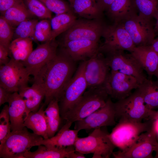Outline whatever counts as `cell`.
I'll return each mask as SVG.
<instances>
[{
    "label": "cell",
    "mask_w": 158,
    "mask_h": 158,
    "mask_svg": "<svg viewBox=\"0 0 158 158\" xmlns=\"http://www.w3.org/2000/svg\"><path fill=\"white\" fill-rule=\"evenodd\" d=\"M75 68V61L61 48L34 77V83L44 90V106L53 99L59 100L63 89L72 78Z\"/></svg>",
    "instance_id": "6da1fadb"
},
{
    "label": "cell",
    "mask_w": 158,
    "mask_h": 158,
    "mask_svg": "<svg viewBox=\"0 0 158 158\" xmlns=\"http://www.w3.org/2000/svg\"><path fill=\"white\" fill-rule=\"evenodd\" d=\"M116 120L137 122L154 120L156 111L145 105L138 89L127 97L114 103Z\"/></svg>",
    "instance_id": "7a4b0ae2"
},
{
    "label": "cell",
    "mask_w": 158,
    "mask_h": 158,
    "mask_svg": "<svg viewBox=\"0 0 158 158\" xmlns=\"http://www.w3.org/2000/svg\"><path fill=\"white\" fill-rule=\"evenodd\" d=\"M41 136L28 131L26 127L12 131L0 145V158H24V153L33 147L40 145Z\"/></svg>",
    "instance_id": "3957f363"
},
{
    "label": "cell",
    "mask_w": 158,
    "mask_h": 158,
    "mask_svg": "<svg viewBox=\"0 0 158 158\" xmlns=\"http://www.w3.org/2000/svg\"><path fill=\"white\" fill-rule=\"evenodd\" d=\"M109 97L102 85L89 88L62 119L73 123L83 119L104 106Z\"/></svg>",
    "instance_id": "277c9868"
},
{
    "label": "cell",
    "mask_w": 158,
    "mask_h": 158,
    "mask_svg": "<svg viewBox=\"0 0 158 158\" xmlns=\"http://www.w3.org/2000/svg\"><path fill=\"white\" fill-rule=\"evenodd\" d=\"M102 128L94 129L87 137H78L74 145L75 150L84 154H93L92 158H110L116 147L109 133Z\"/></svg>",
    "instance_id": "5b68a950"
},
{
    "label": "cell",
    "mask_w": 158,
    "mask_h": 158,
    "mask_svg": "<svg viewBox=\"0 0 158 158\" xmlns=\"http://www.w3.org/2000/svg\"><path fill=\"white\" fill-rule=\"evenodd\" d=\"M154 120L143 122L119 120L109 133L110 138L116 147L121 151L124 150L132 145L141 133L152 128Z\"/></svg>",
    "instance_id": "8992f818"
},
{
    "label": "cell",
    "mask_w": 158,
    "mask_h": 158,
    "mask_svg": "<svg viewBox=\"0 0 158 158\" xmlns=\"http://www.w3.org/2000/svg\"><path fill=\"white\" fill-rule=\"evenodd\" d=\"M87 60L80 64L74 75L63 89L59 99L62 118L78 102L87 88L84 71Z\"/></svg>",
    "instance_id": "52a82bcc"
},
{
    "label": "cell",
    "mask_w": 158,
    "mask_h": 158,
    "mask_svg": "<svg viewBox=\"0 0 158 158\" xmlns=\"http://www.w3.org/2000/svg\"><path fill=\"white\" fill-rule=\"evenodd\" d=\"M119 23L128 32L135 47L149 46L155 39V32L152 20L138 14L136 12Z\"/></svg>",
    "instance_id": "ba28073f"
},
{
    "label": "cell",
    "mask_w": 158,
    "mask_h": 158,
    "mask_svg": "<svg viewBox=\"0 0 158 158\" xmlns=\"http://www.w3.org/2000/svg\"><path fill=\"white\" fill-rule=\"evenodd\" d=\"M102 36L104 42L99 51L105 53L116 51H127L130 53L135 47L129 34L120 23L105 26Z\"/></svg>",
    "instance_id": "9c48e42d"
},
{
    "label": "cell",
    "mask_w": 158,
    "mask_h": 158,
    "mask_svg": "<svg viewBox=\"0 0 158 158\" xmlns=\"http://www.w3.org/2000/svg\"><path fill=\"white\" fill-rule=\"evenodd\" d=\"M30 75L23 63L11 59L0 66V86L11 93L28 86Z\"/></svg>",
    "instance_id": "30bf717a"
},
{
    "label": "cell",
    "mask_w": 158,
    "mask_h": 158,
    "mask_svg": "<svg viewBox=\"0 0 158 158\" xmlns=\"http://www.w3.org/2000/svg\"><path fill=\"white\" fill-rule=\"evenodd\" d=\"M139 85L133 76L111 70L102 86L109 97L118 101L128 96Z\"/></svg>",
    "instance_id": "8fae6325"
},
{
    "label": "cell",
    "mask_w": 158,
    "mask_h": 158,
    "mask_svg": "<svg viewBox=\"0 0 158 158\" xmlns=\"http://www.w3.org/2000/svg\"><path fill=\"white\" fill-rule=\"evenodd\" d=\"M107 63L111 70L118 71L135 78L139 85L147 78L144 70L131 54L118 50L106 53Z\"/></svg>",
    "instance_id": "7c38bea8"
},
{
    "label": "cell",
    "mask_w": 158,
    "mask_h": 158,
    "mask_svg": "<svg viewBox=\"0 0 158 158\" xmlns=\"http://www.w3.org/2000/svg\"><path fill=\"white\" fill-rule=\"evenodd\" d=\"M105 26L100 19L76 20L64 32L62 42L87 40L98 42Z\"/></svg>",
    "instance_id": "4fadbf2b"
},
{
    "label": "cell",
    "mask_w": 158,
    "mask_h": 158,
    "mask_svg": "<svg viewBox=\"0 0 158 158\" xmlns=\"http://www.w3.org/2000/svg\"><path fill=\"white\" fill-rule=\"evenodd\" d=\"M153 128L141 133L129 147L126 150L113 152L115 158H152L158 142Z\"/></svg>",
    "instance_id": "5bb4252c"
},
{
    "label": "cell",
    "mask_w": 158,
    "mask_h": 158,
    "mask_svg": "<svg viewBox=\"0 0 158 158\" xmlns=\"http://www.w3.org/2000/svg\"><path fill=\"white\" fill-rule=\"evenodd\" d=\"M74 129L78 131L90 130L116 124L114 102L109 97L105 105L81 120L75 122Z\"/></svg>",
    "instance_id": "9a60e30c"
},
{
    "label": "cell",
    "mask_w": 158,
    "mask_h": 158,
    "mask_svg": "<svg viewBox=\"0 0 158 158\" xmlns=\"http://www.w3.org/2000/svg\"><path fill=\"white\" fill-rule=\"evenodd\" d=\"M54 40L39 45L22 62L30 75L35 76L41 68L56 55L59 45Z\"/></svg>",
    "instance_id": "2e32d148"
},
{
    "label": "cell",
    "mask_w": 158,
    "mask_h": 158,
    "mask_svg": "<svg viewBox=\"0 0 158 158\" xmlns=\"http://www.w3.org/2000/svg\"><path fill=\"white\" fill-rule=\"evenodd\" d=\"M105 57L99 52L87 60L84 75L89 88L102 85L109 74Z\"/></svg>",
    "instance_id": "e0dca14e"
},
{
    "label": "cell",
    "mask_w": 158,
    "mask_h": 158,
    "mask_svg": "<svg viewBox=\"0 0 158 158\" xmlns=\"http://www.w3.org/2000/svg\"><path fill=\"white\" fill-rule=\"evenodd\" d=\"M61 48L75 61L87 60L99 52L98 42L87 40L62 42Z\"/></svg>",
    "instance_id": "ac0fdd59"
},
{
    "label": "cell",
    "mask_w": 158,
    "mask_h": 158,
    "mask_svg": "<svg viewBox=\"0 0 158 158\" xmlns=\"http://www.w3.org/2000/svg\"><path fill=\"white\" fill-rule=\"evenodd\" d=\"M152 78L158 70V52L149 46L135 47L130 53Z\"/></svg>",
    "instance_id": "d6986e66"
},
{
    "label": "cell",
    "mask_w": 158,
    "mask_h": 158,
    "mask_svg": "<svg viewBox=\"0 0 158 158\" xmlns=\"http://www.w3.org/2000/svg\"><path fill=\"white\" fill-rule=\"evenodd\" d=\"M8 112L12 131L22 130L25 126L26 106L25 102L18 92L12 93L8 102Z\"/></svg>",
    "instance_id": "ffe728a7"
},
{
    "label": "cell",
    "mask_w": 158,
    "mask_h": 158,
    "mask_svg": "<svg viewBox=\"0 0 158 158\" xmlns=\"http://www.w3.org/2000/svg\"><path fill=\"white\" fill-rule=\"evenodd\" d=\"M73 123L66 121L56 135L47 139H43L40 142V145L65 147L74 146L78 137L79 131L74 129H70Z\"/></svg>",
    "instance_id": "44dd1931"
},
{
    "label": "cell",
    "mask_w": 158,
    "mask_h": 158,
    "mask_svg": "<svg viewBox=\"0 0 158 158\" xmlns=\"http://www.w3.org/2000/svg\"><path fill=\"white\" fill-rule=\"evenodd\" d=\"M18 92L25 103L26 117L30 112H36L39 109L41 103L45 96L43 88L35 83L31 87L28 86L20 89Z\"/></svg>",
    "instance_id": "7402d4cb"
},
{
    "label": "cell",
    "mask_w": 158,
    "mask_h": 158,
    "mask_svg": "<svg viewBox=\"0 0 158 158\" xmlns=\"http://www.w3.org/2000/svg\"><path fill=\"white\" fill-rule=\"evenodd\" d=\"M35 151L24 153V158H69L71 153L75 150L74 146L59 147L40 145Z\"/></svg>",
    "instance_id": "603a6c76"
},
{
    "label": "cell",
    "mask_w": 158,
    "mask_h": 158,
    "mask_svg": "<svg viewBox=\"0 0 158 158\" xmlns=\"http://www.w3.org/2000/svg\"><path fill=\"white\" fill-rule=\"evenodd\" d=\"M44 107L43 104L37 111L30 112L25 118L24 125L33 133L42 136L44 139H47L48 138Z\"/></svg>",
    "instance_id": "cb8c5ba5"
},
{
    "label": "cell",
    "mask_w": 158,
    "mask_h": 158,
    "mask_svg": "<svg viewBox=\"0 0 158 158\" xmlns=\"http://www.w3.org/2000/svg\"><path fill=\"white\" fill-rule=\"evenodd\" d=\"M1 16L14 29L22 22L35 17L28 11L23 0H17Z\"/></svg>",
    "instance_id": "d4e9b609"
},
{
    "label": "cell",
    "mask_w": 158,
    "mask_h": 158,
    "mask_svg": "<svg viewBox=\"0 0 158 158\" xmlns=\"http://www.w3.org/2000/svg\"><path fill=\"white\" fill-rule=\"evenodd\" d=\"M136 11L132 0H114L106 11L114 23H118Z\"/></svg>",
    "instance_id": "484cf974"
},
{
    "label": "cell",
    "mask_w": 158,
    "mask_h": 158,
    "mask_svg": "<svg viewBox=\"0 0 158 158\" xmlns=\"http://www.w3.org/2000/svg\"><path fill=\"white\" fill-rule=\"evenodd\" d=\"M145 103L149 109L158 108V80L147 78L138 87Z\"/></svg>",
    "instance_id": "4316f807"
},
{
    "label": "cell",
    "mask_w": 158,
    "mask_h": 158,
    "mask_svg": "<svg viewBox=\"0 0 158 158\" xmlns=\"http://www.w3.org/2000/svg\"><path fill=\"white\" fill-rule=\"evenodd\" d=\"M32 39L18 38L13 40L9 47V55L11 59L22 62L32 51Z\"/></svg>",
    "instance_id": "83f0119b"
},
{
    "label": "cell",
    "mask_w": 158,
    "mask_h": 158,
    "mask_svg": "<svg viewBox=\"0 0 158 158\" xmlns=\"http://www.w3.org/2000/svg\"><path fill=\"white\" fill-rule=\"evenodd\" d=\"M76 13L86 19H100L102 12L91 0H74L71 6Z\"/></svg>",
    "instance_id": "f1b7e54d"
},
{
    "label": "cell",
    "mask_w": 158,
    "mask_h": 158,
    "mask_svg": "<svg viewBox=\"0 0 158 158\" xmlns=\"http://www.w3.org/2000/svg\"><path fill=\"white\" fill-rule=\"evenodd\" d=\"M72 11L57 15L50 19L51 35L50 40L67 30L76 20Z\"/></svg>",
    "instance_id": "f546056e"
},
{
    "label": "cell",
    "mask_w": 158,
    "mask_h": 158,
    "mask_svg": "<svg viewBox=\"0 0 158 158\" xmlns=\"http://www.w3.org/2000/svg\"><path fill=\"white\" fill-rule=\"evenodd\" d=\"M135 8L141 16L152 20L156 18L158 8L157 0H132Z\"/></svg>",
    "instance_id": "4dcf8cb0"
},
{
    "label": "cell",
    "mask_w": 158,
    "mask_h": 158,
    "mask_svg": "<svg viewBox=\"0 0 158 158\" xmlns=\"http://www.w3.org/2000/svg\"><path fill=\"white\" fill-rule=\"evenodd\" d=\"M28 11L35 17L42 19L51 18L52 12L39 0H23Z\"/></svg>",
    "instance_id": "1f68e13d"
},
{
    "label": "cell",
    "mask_w": 158,
    "mask_h": 158,
    "mask_svg": "<svg viewBox=\"0 0 158 158\" xmlns=\"http://www.w3.org/2000/svg\"><path fill=\"white\" fill-rule=\"evenodd\" d=\"M51 31L50 20L43 19L36 24L32 39L40 42L51 41Z\"/></svg>",
    "instance_id": "d6a6232c"
},
{
    "label": "cell",
    "mask_w": 158,
    "mask_h": 158,
    "mask_svg": "<svg viewBox=\"0 0 158 158\" xmlns=\"http://www.w3.org/2000/svg\"><path fill=\"white\" fill-rule=\"evenodd\" d=\"M38 21L37 19L33 18L20 23L14 29L13 40L18 38H32L35 25Z\"/></svg>",
    "instance_id": "836d02e7"
},
{
    "label": "cell",
    "mask_w": 158,
    "mask_h": 158,
    "mask_svg": "<svg viewBox=\"0 0 158 158\" xmlns=\"http://www.w3.org/2000/svg\"><path fill=\"white\" fill-rule=\"evenodd\" d=\"M14 28L1 16H0V45L9 50L13 40Z\"/></svg>",
    "instance_id": "e575fe53"
},
{
    "label": "cell",
    "mask_w": 158,
    "mask_h": 158,
    "mask_svg": "<svg viewBox=\"0 0 158 158\" xmlns=\"http://www.w3.org/2000/svg\"><path fill=\"white\" fill-rule=\"evenodd\" d=\"M11 126L8 112V106L5 105L0 114V145L10 133Z\"/></svg>",
    "instance_id": "d590c367"
},
{
    "label": "cell",
    "mask_w": 158,
    "mask_h": 158,
    "mask_svg": "<svg viewBox=\"0 0 158 158\" xmlns=\"http://www.w3.org/2000/svg\"><path fill=\"white\" fill-rule=\"evenodd\" d=\"M52 12L57 15L72 11L71 7L63 0H39Z\"/></svg>",
    "instance_id": "8d00e7d4"
},
{
    "label": "cell",
    "mask_w": 158,
    "mask_h": 158,
    "mask_svg": "<svg viewBox=\"0 0 158 158\" xmlns=\"http://www.w3.org/2000/svg\"><path fill=\"white\" fill-rule=\"evenodd\" d=\"M45 118H56L61 117L59 100L54 99L51 100L44 110Z\"/></svg>",
    "instance_id": "74e56055"
},
{
    "label": "cell",
    "mask_w": 158,
    "mask_h": 158,
    "mask_svg": "<svg viewBox=\"0 0 158 158\" xmlns=\"http://www.w3.org/2000/svg\"><path fill=\"white\" fill-rule=\"evenodd\" d=\"M46 119L47 126V134L49 138L55 135L59 129L62 118L60 117L56 118H46Z\"/></svg>",
    "instance_id": "f35d334b"
},
{
    "label": "cell",
    "mask_w": 158,
    "mask_h": 158,
    "mask_svg": "<svg viewBox=\"0 0 158 158\" xmlns=\"http://www.w3.org/2000/svg\"><path fill=\"white\" fill-rule=\"evenodd\" d=\"M9 55V50L0 45V65H5L10 61L8 56Z\"/></svg>",
    "instance_id": "ab89813d"
},
{
    "label": "cell",
    "mask_w": 158,
    "mask_h": 158,
    "mask_svg": "<svg viewBox=\"0 0 158 158\" xmlns=\"http://www.w3.org/2000/svg\"><path fill=\"white\" fill-rule=\"evenodd\" d=\"M17 0H0V12L2 15L8 8L13 6Z\"/></svg>",
    "instance_id": "60d3db41"
},
{
    "label": "cell",
    "mask_w": 158,
    "mask_h": 158,
    "mask_svg": "<svg viewBox=\"0 0 158 158\" xmlns=\"http://www.w3.org/2000/svg\"><path fill=\"white\" fill-rule=\"evenodd\" d=\"M12 93L0 86V106L8 102Z\"/></svg>",
    "instance_id": "b9f144b4"
},
{
    "label": "cell",
    "mask_w": 158,
    "mask_h": 158,
    "mask_svg": "<svg viewBox=\"0 0 158 158\" xmlns=\"http://www.w3.org/2000/svg\"><path fill=\"white\" fill-rule=\"evenodd\" d=\"M114 0H96L98 6L103 12L108 9Z\"/></svg>",
    "instance_id": "7bdbcfd3"
},
{
    "label": "cell",
    "mask_w": 158,
    "mask_h": 158,
    "mask_svg": "<svg viewBox=\"0 0 158 158\" xmlns=\"http://www.w3.org/2000/svg\"><path fill=\"white\" fill-rule=\"evenodd\" d=\"M84 154L75 150L72 152L70 154L69 158H85Z\"/></svg>",
    "instance_id": "ee69618b"
},
{
    "label": "cell",
    "mask_w": 158,
    "mask_h": 158,
    "mask_svg": "<svg viewBox=\"0 0 158 158\" xmlns=\"http://www.w3.org/2000/svg\"><path fill=\"white\" fill-rule=\"evenodd\" d=\"M149 46L153 50L158 52V37L155 38L151 44Z\"/></svg>",
    "instance_id": "f6af8a7d"
},
{
    "label": "cell",
    "mask_w": 158,
    "mask_h": 158,
    "mask_svg": "<svg viewBox=\"0 0 158 158\" xmlns=\"http://www.w3.org/2000/svg\"><path fill=\"white\" fill-rule=\"evenodd\" d=\"M153 127L155 131L157 139L158 138V118L154 119Z\"/></svg>",
    "instance_id": "bcb514c9"
},
{
    "label": "cell",
    "mask_w": 158,
    "mask_h": 158,
    "mask_svg": "<svg viewBox=\"0 0 158 158\" xmlns=\"http://www.w3.org/2000/svg\"><path fill=\"white\" fill-rule=\"evenodd\" d=\"M155 18L156 19V21L154 27V29L155 33L158 34V7Z\"/></svg>",
    "instance_id": "7dc6e473"
},
{
    "label": "cell",
    "mask_w": 158,
    "mask_h": 158,
    "mask_svg": "<svg viewBox=\"0 0 158 158\" xmlns=\"http://www.w3.org/2000/svg\"><path fill=\"white\" fill-rule=\"evenodd\" d=\"M155 151L156 153V154L154 158H158V143Z\"/></svg>",
    "instance_id": "c3c4849f"
},
{
    "label": "cell",
    "mask_w": 158,
    "mask_h": 158,
    "mask_svg": "<svg viewBox=\"0 0 158 158\" xmlns=\"http://www.w3.org/2000/svg\"><path fill=\"white\" fill-rule=\"evenodd\" d=\"M157 118H158V110L157 111H156V112L154 115V119H155Z\"/></svg>",
    "instance_id": "681fc988"
},
{
    "label": "cell",
    "mask_w": 158,
    "mask_h": 158,
    "mask_svg": "<svg viewBox=\"0 0 158 158\" xmlns=\"http://www.w3.org/2000/svg\"><path fill=\"white\" fill-rule=\"evenodd\" d=\"M70 3V5L71 6V5L72 4V3L74 1V0H68Z\"/></svg>",
    "instance_id": "f907efd6"
},
{
    "label": "cell",
    "mask_w": 158,
    "mask_h": 158,
    "mask_svg": "<svg viewBox=\"0 0 158 158\" xmlns=\"http://www.w3.org/2000/svg\"><path fill=\"white\" fill-rule=\"evenodd\" d=\"M157 78V80H158V70L155 74V75Z\"/></svg>",
    "instance_id": "816d5d0a"
},
{
    "label": "cell",
    "mask_w": 158,
    "mask_h": 158,
    "mask_svg": "<svg viewBox=\"0 0 158 158\" xmlns=\"http://www.w3.org/2000/svg\"><path fill=\"white\" fill-rule=\"evenodd\" d=\"M92 1L94 2H96V0H91Z\"/></svg>",
    "instance_id": "f5cc1de1"
}]
</instances>
